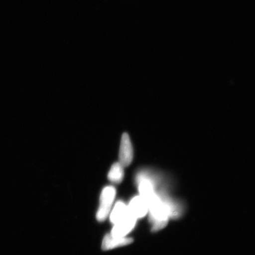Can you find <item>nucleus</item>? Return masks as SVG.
<instances>
[{"label": "nucleus", "mask_w": 255, "mask_h": 255, "mask_svg": "<svg viewBox=\"0 0 255 255\" xmlns=\"http://www.w3.org/2000/svg\"><path fill=\"white\" fill-rule=\"evenodd\" d=\"M136 184L139 196L145 200L148 206L152 231L158 232L167 226L170 219L168 210L155 190L151 181L142 174H137Z\"/></svg>", "instance_id": "nucleus-1"}, {"label": "nucleus", "mask_w": 255, "mask_h": 255, "mask_svg": "<svg viewBox=\"0 0 255 255\" xmlns=\"http://www.w3.org/2000/svg\"><path fill=\"white\" fill-rule=\"evenodd\" d=\"M116 189L113 186L105 187L100 197V205L97 213L99 222H103L109 215L116 196Z\"/></svg>", "instance_id": "nucleus-2"}, {"label": "nucleus", "mask_w": 255, "mask_h": 255, "mask_svg": "<svg viewBox=\"0 0 255 255\" xmlns=\"http://www.w3.org/2000/svg\"><path fill=\"white\" fill-rule=\"evenodd\" d=\"M133 157V148L129 135L124 133L121 137L119 159L120 163L124 167L129 166L131 164Z\"/></svg>", "instance_id": "nucleus-3"}, {"label": "nucleus", "mask_w": 255, "mask_h": 255, "mask_svg": "<svg viewBox=\"0 0 255 255\" xmlns=\"http://www.w3.org/2000/svg\"><path fill=\"white\" fill-rule=\"evenodd\" d=\"M137 219L129 213L125 218L114 225L111 235L113 237L124 238L131 232L136 224Z\"/></svg>", "instance_id": "nucleus-4"}, {"label": "nucleus", "mask_w": 255, "mask_h": 255, "mask_svg": "<svg viewBox=\"0 0 255 255\" xmlns=\"http://www.w3.org/2000/svg\"><path fill=\"white\" fill-rule=\"evenodd\" d=\"M127 206L129 214L137 220L144 218L148 213L145 200L139 195L133 197Z\"/></svg>", "instance_id": "nucleus-5"}, {"label": "nucleus", "mask_w": 255, "mask_h": 255, "mask_svg": "<svg viewBox=\"0 0 255 255\" xmlns=\"http://www.w3.org/2000/svg\"><path fill=\"white\" fill-rule=\"evenodd\" d=\"M133 242V239L129 238H119L113 237L111 234L105 236L102 244V249L104 251L111 250L113 249L129 245Z\"/></svg>", "instance_id": "nucleus-6"}, {"label": "nucleus", "mask_w": 255, "mask_h": 255, "mask_svg": "<svg viewBox=\"0 0 255 255\" xmlns=\"http://www.w3.org/2000/svg\"><path fill=\"white\" fill-rule=\"evenodd\" d=\"M128 215V209L126 204L119 201L116 204L113 211L111 213L110 221L113 224L115 225Z\"/></svg>", "instance_id": "nucleus-7"}, {"label": "nucleus", "mask_w": 255, "mask_h": 255, "mask_svg": "<svg viewBox=\"0 0 255 255\" xmlns=\"http://www.w3.org/2000/svg\"><path fill=\"white\" fill-rule=\"evenodd\" d=\"M124 168L119 162L114 164L108 173V179L114 183L122 182L124 176Z\"/></svg>", "instance_id": "nucleus-8"}]
</instances>
